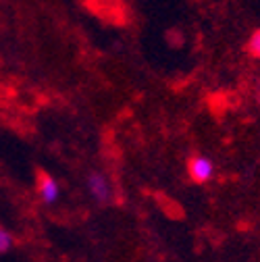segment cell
<instances>
[{
  "label": "cell",
  "instance_id": "1",
  "mask_svg": "<svg viewBox=\"0 0 260 262\" xmlns=\"http://www.w3.org/2000/svg\"><path fill=\"white\" fill-rule=\"evenodd\" d=\"M85 185H88L90 195L98 204H109L113 200V185L102 171H92L85 179Z\"/></svg>",
  "mask_w": 260,
  "mask_h": 262
},
{
  "label": "cell",
  "instance_id": "2",
  "mask_svg": "<svg viewBox=\"0 0 260 262\" xmlns=\"http://www.w3.org/2000/svg\"><path fill=\"white\" fill-rule=\"evenodd\" d=\"M187 175L193 183H206L214 177V162L204 154H193L187 160Z\"/></svg>",
  "mask_w": 260,
  "mask_h": 262
},
{
  "label": "cell",
  "instance_id": "3",
  "mask_svg": "<svg viewBox=\"0 0 260 262\" xmlns=\"http://www.w3.org/2000/svg\"><path fill=\"white\" fill-rule=\"evenodd\" d=\"M38 195L44 200V204H54L60 198V185L54 177H50L48 173H40L38 175Z\"/></svg>",
  "mask_w": 260,
  "mask_h": 262
},
{
  "label": "cell",
  "instance_id": "4",
  "mask_svg": "<svg viewBox=\"0 0 260 262\" xmlns=\"http://www.w3.org/2000/svg\"><path fill=\"white\" fill-rule=\"evenodd\" d=\"M248 52H250V56L260 58V29H256L254 34L250 36V42H248Z\"/></svg>",
  "mask_w": 260,
  "mask_h": 262
},
{
  "label": "cell",
  "instance_id": "5",
  "mask_svg": "<svg viewBox=\"0 0 260 262\" xmlns=\"http://www.w3.org/2000/svg\"><path fill=\"white\" fill-rule=\"evenodd\" d=\"M13 235L7 231V229L0 227V254H7L11 248H13Z\"/></svg>",
  "mask_w": 260,
  "mask_h": 262
}]
</instances>
